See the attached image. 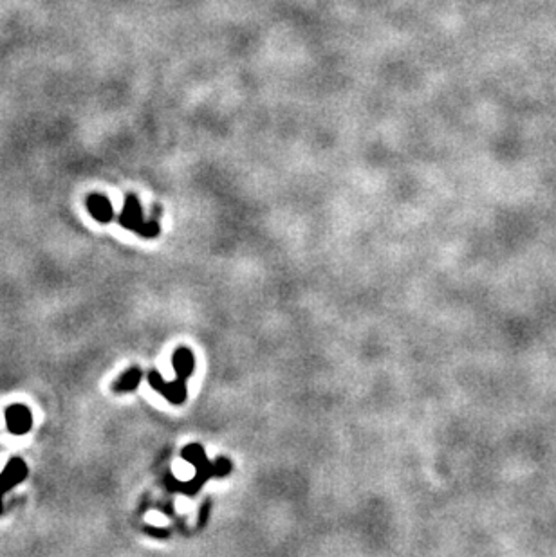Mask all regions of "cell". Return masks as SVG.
Returning a JSON list of instances; mask_svg holds the SVG:
<instances>
[{"mask_svg": "<svg viewBox=\"0 0 556 557\" xmlns=\"http://www.w3.org/2000/svg\"><path fill=\"white\" fill-rule=\"evenodd\" d=\"M119 224L125 230L130 231H140V228L145 224L143 221V212H141L140 200H137L136 195H127L125 198V206H123V212L119 215Z\"/></svg>", "mask_w": 556, "mask_h": 557, "instance_id": "4", "label": "cell"}, {"mask_svg": "<svg viewBox=\"0 0 556 557\" xmlns=\"http://www.w3.org/2000/svg\"><path fill=\"white\" fill-rule=\"evenodd\" d=\"M141 377H143V373H141V370L137 368H130L127 370V372L123 373L121 377L116 381V384H114V391H118V393H127V391H134L137 386H140L141 382Z\"/></svg>", "mask_w": 556, "mask_h": 557, "instance_id": "7", "label": "cell"}, {"mask_svg": "<svg viewBox=\"0 0 556 557\" xmlns=\"http://www.w3.org/2000/svg\"><path fill=\"white\" fill-rule=\"evenodd\" d=\"M230 472H231V462L228 459H224V456L213 463V477L222 478V477H228Z\"/></svg>", "mask_w": 556, "mask_h": 557, "instance_id": "9", "label": "cell"}, {"mask_svg": "<svg viewBox=\"0 0 556 557\" xmlns=\"http://www.w3.org/2000/svg\"><path fill=\"white\" fill-rule=\"evenodd\" d=\"M87 209L92 215V218H96L101 224H107V222L112 221V204L105 195L101 194H92L87 197Z\"/></svg>", "mask_w": 556, "mask_h": 557, "instance_id": "5", "label": "cell"}, {"mask_svg": "<svg viewBox=\"0 0 556 557\" xmlns=\"http://www.w3.org/2000/svg\"><path fill=\"white\" fill-rule=\"evenodd\" d=\"M145 532L154 535V538H168V534H170L167 529H158V526H145Z\"/></svg>", "mask_w": 556, "mask_h": 557, "instance_id": "11", "label": "cell"}, {"mask_svg": "<svg viewBox=\"0 0 556 557\" xmlns=\"http://www.w3.org/2000/svg\"><path fill=\"white\" fill-rule=\"evenodd\" d=\"M2 511H4V505H2V495H0V514H2Z\"/></svg>", "mask_w": 556, "mask_h": 557, "instance_id": "13", "label": "cell"}, {"mask_svg": "<svg viewBox=\"0 0 556 557\" xmlns=\"http://www.w3.org/2000/svg\"><path fill=\"white\" fill-rule=\"evenodd\" d=\"M149 384L150 388H154L158 393L165 397L168 402L172 404H183L186 399V381L183 379H176V381L167 382L159 372H150L149 373Z\"/></svg>", "mask_w": 556, "mask_h": 557, "instance_id": "1", "label": "cell"}, {"mask_svg": "<svg viewBox=\"0 0 556 557\" xmlns=\"http://www.w3.org/2000/svg\"><path fill=\"white\" fill-rule=\"evenodd\" d=\"M6 424L13 435H26L31 431L33 415L31 409L24 404H13L6 409Z\"/></svg>", "mask_w": 556, "mask_h": 557, "instance_id": "2", "label": "cell"}, {"mask_svg": "<svg viewBox=\"0 0 556 557\" xmlns=\"http://www.w3.org/2000/svg\"><path fill=\"white\" fill-rule=\"evenodd\" d=\"M137 234H140V237H145V239H154V237H158V234H159L158 222H154V221L145 222V224H143L140 228Z\"/></svg>", "mask_w": 556, "mask_h": 557, "instance_id": "10", "label": "cell"}, {"mask_svg": "<svg viewBox=\"0 0 556 557\" xmlns=\"http://www.w3.org/2000/svg\"><path fill=\"white\" fill-rule=\"evenodd\" d=\"M172 364L174 370H176L177 379L188 381V377H190L195 370V357L188 348H177V350L174 352Z\"/></svg>", "mask_w": 556, "mask_h": 557, "instance_id": "6", "label": "cell"}, {"mask_svg": "<svg viewBox=\"0 0 556 557\" xmlns=\"http://www.w3.org/2000/svg\"><path fill=\"white\" fill-rule=\"evenodd\" d=\"M28 478V465L20 459H11L4 471L0 472V495L4 496L10 492L15 486L22 483Z\"/></svg>", "mask_w": 556, "mask_h": 557, "instance_id": "3", "label": "cell"}, {"mask_svg": "<svg viewBox=\"0 0 556 557\" xmlns=\"http://www.w3.org/2000/svg\"><path fill=\"white\" fill-rule=\"evenodd\" d=\"M183 459H185L188 463H192L194 468H199V465H203L204 462H208V456L204 453L203 445L199 444L186 445L185 449H183Z\"/></svg>", "mask_w": 556, "mask_h": 557, "instance_id": "8", "label": "cell"}, {"mask_svg": "<svg viewBox=\"0 0 556 557\" xmlns=\"http://www.w3.org/2000/svg\"><path fill=\"white\" fill-rule=\"evenodd\" d=\"M210 507H212L210 502H206V504L203 505V511H201V517H199V526H203L204 522H206V517H208V514H210Z\"/></svg>", "mask_w": 556, "mask_h": 557, "instance_id": "12", "label": "cell"}]
</instances>
